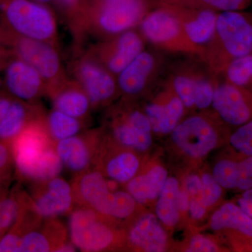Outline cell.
Wrapping results in <instances>:
<instances>
[{
  "label": "cell",
  "mask_w": 252,
  "mask_h": 252,
  "mask_svg": "<svg viewBox=\"0 0 252 252\" xmlns=\"http://www.w3.org/2000/svg\"><path fill=\"white\" fill-rule=\"evenodd\" d=\"M16 49L21 60L32 66L45 81L46 91L67 77L59 49L36 39L21 36L16 43Z\"/></svg>",
  "instance_id": "10"
},
{
  "label": "cell",
  "mask_w": 252,
  "mask_h": 252,
  "mask_svg": "<svg viewBox=\"0 0 252 252\" xmlns=\"http://www.w3.org/2000/svg\"><path fill=\"white\" fill-rule=\"evenodd\" d=\"M177 205L181 211H187L189 208V194L185 190H180L179 191L177 195Z\"/></svg>",
  "instance_id": "42"
},
{
  "label": "cell",
  "mask_w": 252,
  "mask_h": 252,
  "mask_svg": "<svg viewBox=\"0 0 252 252\" xmlns=\"http://www.w3.org/2000/svg\"><path fill=\"white\" fill-rule=\"evenodd\" d=\"M11 102L8 99L0 98V121L4 118L10 108Z\"/></svg>",
  "instance_id": "43"
},
{
  "label": "cell",
  "mask_w": 252,
  "mask_h": 252,
  "mask_svg": "<svg viewBox=\"0 0 252 252\" xmlns=\"http://www.w3.org/2000/svg\"><path fill=\"white\" fill-rule=\"evenodd\" d=\"M155 67L154 55L142 51L117 76L118 89L126 95H138L152 79Z\"/></svg>",
  "instance_id": "18"
},
{
  "label": "cell",
  "mask_w": 252,
  "mask_h": 252,
  "mask_svg": "<svg viewBox=\"0 0 252 252\" xmlns=\"http://www.w3.org/2000/svg\"><path fill=\"white\" fill-rule=\"evenodd\" d=\"M89 0H57L63 20L72 33L75 46H83L84 22Z\"/></svg>",
  "instance_id": "26"
},
{
  "label": "cell",
  "mask_w": 252,
  "mask_h": 252,
  "mask_svg": "<svg viewBox=\"0 0 252 252\" xmlns=\"http://www.w3.org/2000/svg\"><path fill=\"white\" fill-rule=\"evenodd\" d=\"M132 246L147 252H161L167 245V235L157 217L152 214L141 217L128 233Z\"/></svg>",
  "instance_id": "21"
},
{
  "label": "cell",
  "mask_w": 252,
  "mask_h": 252,
  "mask_svg": "<svg viewBox=\"0 0 252 252\" xmlns=\"http://www.w3.org/2000/svg\"><path fill=\"white\" fill-rule=\"evenodd\" d=\"M184 32L187 39L194 48L207 45L211 42L216 32L217 15L214 10L198 11L178 8Z\"/></svg>",
  "instance_id": "19"
},
{
  "label": "cell",
  "mask_w": 252,
  "mask_h": 252,
  "mask_svg": "<svg viewBox=\"0 0 252 252\" xmlns=\"http://www.w3.org/2000/svg\"><path fill=\"white\" fill-rule=\"evenodd\" d=\"M144 47L140 33L130 29L100 40L89 49L99 63L117 77L144 51Z\"/></svg>",
  "instance_id": "9"
},
{
  "label": "cell",
  "mask_w": 252,
  "mask_h": 252,
  "mask_svg": "<svg viewBox=\"0 0 252 252\" xmlns=\"http://www.w3.org/2000/svg\"><path fill=\"white\" fill-rule=\"evenodd\" d=\"M6 82L11 94L26 101L39 100L46 94L45 81L32 66L23 60H16L9 64Z\"/></svg>",
  "instance_id": "16"
},
{
  "label": "cell",
  "mask_w": 252,
  "mask_h": 252,
  "mask_svg": "<svg viewBox=\"0 0 252 252\" xmlns=\"http://www.w3.org/2000/svg\"><path fill=\"white\" fill-rule=\"evenodd\" d=\"M198 1L206 9L220 10L221 11H239L244 9L250 0H193Z\"/></svg>",
  "instance_id": "36"
},
{
  "label": "cell",
  "mask_w": 252,
  "mask_h": 252,
  "mask_svg": "<svg viewBox=\"0 0 252 252\" xmlns=\"http://www.w3.org/2000/svg\"><path fill=\"white\" fill-rule=\"evenodd\" d=\"M229 142L239 153L252 157V120L239 126L230 135Z\"/></svg>",
  "instance_id": "34"
},
{
  "label": "cell",
  "mask_w": 252,
  "mask_h": 252,
  "mask_svg": "<svg viewBox=\"0 0 252 252\" xmlns=\"http://www.w3.org/2000/svg\"><path fill=\"white\" fill-rule=\"evenodd\" d=\"M70 72L86 91L93 110L108 103L117 93V77L99 63L89 49L74 47Z\"/></svg>",
  "instance_id": "6"
},
{
  "label": "cell",
  "mask_w": 252,
  "mask_h": 252,
  "mask_svg": "<svg viewBox=\"0 0 252 252\" xmlns=\"http://www.w3.org/2000/svg\"><path fill=\"white\" fill-rule=\"evenodd\" d=\"M180 191L177 179H167L159 195L156 212L159 220L169 226H174L180 220V212L177 205V195Z\"/></svg>",
  "instance_id": "27"
},
{
  "label": "cell",
  "mask_w": 252,
  "mask_h": 252,
  "mask_svg": "<svg viewBox=\"0 0 252 252\" xmlns=\"http://www.w3.org/2000/svg\"><path fill=\"white\" fill-rule=\"evenodd\" d=\"M75 245L72 243H64L57 250L56 252H72L77 251Z\"/></svg>",
  "instance_id": "45"
},
{
  "label": "cell",
  "mask_w": 252,
  "mask_h": 252,
  "mask_svg": "<svg viewBox=\"0 0 252 252\" xmlns=\"http://www.w3.org/2000/svg\"><path fill=\"white\" fill-rule=\"evenodd\" d=\"M86 122L67 115L54 109L46 117V125L54 142L77 135L85 126Z\"/></svg>",
  "instance_id": "29"
},
{
  "label": "cell",
  "mask_w": 252,
  "mask_h": 252,
  "mask_svg": "<svg viewBox=\"0 0 252 252\" xmlns=\"http://www.w3.org/2000/svg\"><path fill=\"white\" fill-rule=\"evenodd\" d=\"M211 228L215 230H231L252 239V219L233 203L220 207L212 215Z\"/></svg>",
  "instance_id": "25"
},
{
  "label": "cell",
  "mask_w": 252,
  "mask_h": 252,
  "mask_svg": "<svg viewBox=\"0 0 252 252\" xmlns=\"http://www.w3.org/2000/svg\"><path fill=\"white\" fill-rule=\"evenodd\" d=\"M215 88L211 81L202 77H195V105L204 109L212 103Z\"/></svg>",
  "instance_id": "35"
},
{
  "label": "cell",
  "mask_w": 252,
  "mask_h": 252,
  "mask_svg": "<svg viewBox=\"0 0 252 252\" xmlns=\"http://www.w3.org/2000/svg\"><path fill=\"white\" fill-rule=\"evenodd\" d=\"M142 37L155 45L194 50L184 32L178 8L163 7L146 14L140 23Z\"/></svg>",
  "instance_id": "8"
},
{
  "label": "cell",
  "mask_w": 252,
  "mask_h": 252,
  "mask_svg": "<svg viewBox=\"0 0 252 252\" xmlns=\"http://www.w3.org/2000/svg\"><path fill=\"white\" fill-rule=\"evenodd\" d=\"M172 84L185 107H191L195 105V77L179 74L174 77Z\"/></svg>",
  "instance_id": "33"
},
{
  "label": "cell",
  "mask_w": 252,
  "mask_h": 252,
  "mask_svg": "<svg viewBox=\"0 0 252 252\" xmlns=\"http://www.w3.org/2000/svg\"><path fill=\"white\" fill-rule=\"evenodd\" d=\"M28 115V109L23 104H11L6 115L0 121V137L6 139L17 135L26 124Z\"/></svg>",
  "instance_id": "31"
},
{
  "label": "cell",
  "mask_w": 252,
  "mask_h": 252,
  "mask_svg": "<svg viewBox=\"0 0 252 252\" xmlns=\"http://www.w3.org/2000/svg\"><path fill=\"white\" fill-rule=\"evenodd\" d=\"M139 167L138 158L134 154L126 152L110 158L98 170L116 182L126 183L135 177Z\"/></svg>",
  "instance_id": "28"
},
{
  "label": "cell",
  "mask_w": 252,
  "mask_h": 252,
  "mask_svg": "<svg viewBox=\"0 0 252 252\" xmlns=\"http://www.w3.org/2000/svg\"><path fill=\"white\" fill-rule=\"evenodd\" d=\"M74 203L72 186L63 179L56 177L37 183L33 208L41 218H55L72 212Z\"/></svg>",
  "instance_id": "14"
},
{
  "label": "cell",
  "mask_w": 252,
  "mask_h": 252,
  "mask_svg": "<svg viewBox=\"0 0 252 252\" xmlns=\"http://www.w3.org/2000/svg\"><path fill=\"white\" fill-rule=\"evenodd\" d=\"M184 106L178 96L173 97L165 104L150 103L145 107L152 130L158 133L172 132L184 113Z\"/></svg>",
  "instance_id": "24"
},
{
  "label": "cell",
  "mask_w": 252,
  "mask_h": 252,
  "mask_svg": "<svg viewBox=\"0 0 252 252\" xmlns=\"http://www.w3.org/2000/svg\"><path fill=\"white\" fill-rule=\"evenodd\" d=\"M34 1L44 5L52 4V3L57 4V0H34Z\"/></svg>",
  "instance_id": "46"
},
{
  "label": "cell",
  "mask_w": 252,
  "mask_h": 252,
  "mask_svg": "<svg viewBox=\"0 0 252 252\" xmlns=\"http://www.w3.org/2000/svg\"><path fill=\"white\" fill-rule=\"evenodd\" d=\"M5 15L21 36L44 41L60 50L56 16L49 6L31 0H9Z\"/></svg>",
  "instance_id": "5"
},
{
  "label": "cell",
  "mask_w": 252,
  "mask_h": 252,
  "mask_svg": "<svg viewBox=\"0 0 252 252\" xmlns=\"http://www.w3.org/2000/svg\"><path fill=\"white\" fill-rule=\"evenodd\" d=\"M72 187L74 203L90 207L103 217L125 219L135 208L132 195L128 192H110L104 175L96 167L78 174Z\"/></svg>",
  "instance_id": "3"
},
{
  "label": "cell",
  "mask_w": 252,
  "mask_h": 252,
  "mask_svg": "<svg viewBox=\"0 0 252 252\" xmlns=\"http://www.w3.org/2000/svg\"><path fill=\"white\" fill-rule=\"evenodd\" d=\"M147 9L146 0H89L84 35L100 41L133 29L147 14Z\"/></svg>",
  "instance_id": "2"
},
{
  "label": "cell",
  "mask_w": 252,
  "mask_h": 252,
  "mask_svg": "<svg viewBox=\"0 0 252 252\" xmlns=\"http://www.w3.org/2000/svg\"><path fill=\"white\" fill-rule=\"evenodd\" d=\"M8 155L7 149L2 144H0V168L7 162Z\"/></svg>",
  "instance_id": "44"
},
{
  "label": "cell",
  "mask_w": 252,
  "mask_h": 252,
  "mask_svg": "<svg viewBox=\"0 0 252 252\" xmlns=\"http://www.w3.org/2000/svg\"><path fill=\"white\" fill-rule=\"evenodd\" d=\"M212 105L220 119L240 126L252 120V93L227 80L215 88Z\"/></svg>",
  "instance_id": "12"
},
{
  "label": "cell",
  "mask_w": 252,
  "mask_h": 252,
  "mask_svg": "<svg viewBox=\"0 0 252 252\" xmlns=\"http://www.w3.org/2000/svg\"><path fill=\"white\" fill-rule=\"evenodd\" d=\"M18 205L14 200L6 199L0 203V229L9 228L16 220Z\"/></svg>",
  "instance_id": "38"
},
{
  "label": "cell",
  "mask_w": 252,
  "mask_h": 252,
  "mask_svg": "<svg viewBox=\"0 0 252 252\" xmlns=\"http://www.w3.org/2000/svg\"><path fill=\"white\" fill-rule=\"evenodd\" d=\"M223 72L227 81L252 93V54L233 60Z\"/></svg>",
  "instance_id": "30"
},
{
  "label": "cell",
  "mask_w": 252,
  "mask_h": 252,
  "mask_svg": "<svg viewBox=\"0 0 252 252\" xmlns=\"http://www.w3.org/2000/svg\"><path fill=\"white\" fill-rule=\"evenodd\" d=\"M205 202L207 207L212 206L220 200L222 193V187L210 174H205L201 179Z\"/></svg>",
  "instance_id": "37"
},
{
  "label": "cell",
  "mask_w": 252,
  "mask_h": 252,
  "mask_svg": "<svg viewBox=\"0 0 252 252\" xmlns=\"http://www.w3.org/2000/svg\"><path fill=\"white\" fill-rule=\"evenodd\" d=\"M99 140L98 131H87L55 142V150L63 165L78 175L94 166L99 152Z\"/></svg>",
  "instance_id": "11"
},
{
  "label": "cell",
  "mask_w": 252,
  "mask_h": 252,
  "mask_svg": "<svg viewBox=\"0 0 252 252\" xmlns=\"http://www.w3.org/2000/svg\"><path fill=\"white\" fill-rule=\"evenodd\" d=\"M103 217L90 207L79 206L69 218L71 242L81 251L102 252L114 242V231L104 221Z\"/></svg>",
  "instance_id": "7"
},
{
  "label": "cell",
  "mask_w": 252,
  "mask_h": 252,
  "mask_svg": "<svg viewBox=\"0 0 252 252\" xmlns=\"http://www.w3.org/2000/svg\"><path fill=\"white\" fill-rule=\"evenodd\" d=\"M152 130L148 118L137 109L131 111L113 127V134L118 142L139 152H144L152 145Z\"/></svg>",
  "instance_id": "17"
},
{
  "label": "cell",
  "mask_w": 252,
  "mask_h": 252,
  "mask_svg": "<svg viewBox=\"0 0 252 252\" xmlns=\"http://www.w3.org/2000/svg\"><path fill=\"white\" fill-rule=\"evenodd\" d=\"M54 142L48 130L46 116L28 124L15 147L16 165L25 177L37 183L58 177L63 165Z\"/></svg>",
  "instance_id": "1"
},
{
  "label": "cell",
  "mask_w": 252,
  "mask_h": 252,
  "mask_svg": "<svg viewBox=\"0 0 252 252\" xmlns=\"http://www.w3.org/2000/svg\"><path fill=\"white\" fill-rule=\"evenodd\" d=\"M240 160L224 159L214 167L213 177L222 188L245 190L252 188V157Z\"/></svg>",
  "instance_id": "20"
},
{
  "label": "cell",
  "mask_w": 252,
  "mask_h": 252,
  "mask_svg": "<svg viewBox=\"0 0 252 252\" xmlns=\"http://www.w3.org/2000/svg\"><path fill=\"white\" fill-rule=\"evenodd\" d=\"M238 205L252 219V188L243 191V195L238 199Z\"/></svg>",
  "instance_id": "41"
},
{
  "label": "cell",
  "mask_w": 252,
  "mask_h": 252,
  "mask_svg": "<svg viewBox=\"0 0 252 252\" xmlns=\"http://www.w3.org/2000/svg\"><path fill=\"white\" fill-rule=\"evenodd\" d=\"M212 41L215 42V66L223 72L233 60L252 54V18L238 11H221L217 15Z\"/></svg>",
  "instance_id": "4"
},
{
  "label": "cell",
  "mask_w": 252,
  "mask_h": 252,
  "mask_svg": "<svg viewBox=\"0 0 252 252\" xmlns=\"http://www.w3.org/2000/svg\"><path fill=\"white\" fill-rule=\"evenodd\" d=\"M54 219H47L43 229L29 232L21 238V252H56L65 243V230Z\"/></svg>",
  "instance_id": "22"
},
{
  "label": "cell",
  "mask_w": 252,
  "mask_h": 252,
  "mask_svg": "<svg viewBox=\"0 0 252 252\" xmlns=\"http://www.w3.org/2000/svg\"><path fill=\"white\" fill-rule=\"evenodd\" d=\"M218 248L212 240L203 236L195 235L190 240L187 252H218Z\"/></svg>",
  "instance_id": "39"
},
{
  "label": "cell",
  "mask_w": 252,
  "mask_h": 252,
  "mask_svg": "<svg viewBox=\"0 0 252 252\" xmlns=\"http://www.w3.org/2000/svg\"><path fill=\"white\" fill-rule=\"evenodd\" d=\"M21 238L8 234L0 241V252H21Z\"/></svg>",
  "instance_id": "40"
},
{
  "label": "cell",
  "mask_w": 252,
  "mask_h": 252,
  "mask_svg": "<svg viewBox=\"0 0 252 252\" xmlns=\"http://www.w3.org/2000/svg\"><path fill=\"white\" fill-rule=\"evenodd\" d=\"M46 94L52 101L54 109L84 122L89 120L93 110L90 99L74 78L67 77L48 89Z\"/></svg>",
  "instance_id": "15"
},
{
  "label": "cell",
  "mask_w": 252,
  "mask_h": 252,
  "mask_svg": "<svg viewBox=\"0 0 252 252\" xmlns=\"http://www.w3.org/2000/svg\"><path fill=\"white\" fill-rule=\"evenodd\" d=\"M187 189L190 215L195 220H200L205 215L207 208L201 180L197 175L189 176L187 179Z\"/></svg>",
  "instance_id": "32"
},
{
  "label": "cell",
  "mask_w": 252,
  "mask_h": 252,
  "mask_svg": "<svg viewBox=\"0 0 252 252\" xmlns=\"http://www.w3.org/2000/svg\"><path fill=\"white\" fill-rule=\"evenodd\" d=\"M173 142L185 153L193 158L206 156L216 147V130L203 118H189L176 126L172 131Z\"/></svg>",
  "instance_id": "13"
},
{
  "label": "cell",
  "mask_w": 252,
  "mask_h": 252,
  "mask_svg": "<svg viewBox=\"0 0 252 252\" xmlns=\"http://www.w3.org/2000/svg\"><path fill=\"white\" fill-rule=\"evenodd\" d=\"M167 179V170L158 165L147 173L135 176L127 182V190L137 203L144 204L159 197Z\"/></svg>",
  "instance_id": "23"
},
{
  "label": "cell",
  "mask_w": 252,
  "mask_h": 252,
  "mask_svg": "<svg viewBox=\"0 0 252 252\" xmlns=\"http://www.w3.org/2000/svg\"><path fill=\"white\" fill-rule=\"evenodd\" d=\"M0 231H1V229H0Z\"/></svg>",
  "instance_id": "47"
}]
</instances>
